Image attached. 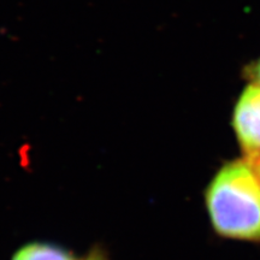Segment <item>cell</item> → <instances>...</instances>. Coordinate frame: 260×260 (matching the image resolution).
<instances>
[{
	"instance_id": "cell-1",
	"label": "cell",
	"mask_w": 260,
	"mask_h": 260,
	"mask_svg": "<svg viewBox=\"0 0 260 260\" xmlns=\"http://www.w3.org/2000/svg\"><path fill=\"white\" fill-rule=\"evenodd\" d=\"M205 204L218 235L260 241V180L248 159L219 169L205 191Z\"/></svg>"
},
{
	"instance_id": "cell-5",
	"label": "cell",
	"mask_w": 260,
	"mask_h": 260,
	"mask_svg": "<svg viewBox=\"0 0 260 260\" xmlns=\"http://www.w3.org/2000/svg\"><path fill=\"white\" fill-rule=\"evenodd\" d=\"M251 76H252V79L254 80V83L260 86V59L256 61V64L252 68Z\"/></svg>"
},
{
	"instance_id": "cell-2",
	"label": "cell",
	"mask_w": 260,
	"mask_h": 260,
	"mask_svg": "<svg viewBox=\"0 0 260 260\" xmlns=\"http://www.w3.org/2000/svg\"><path fill=\"white\" fill-rule=\"evenodd\" d=\"M233 128L239 144L251 162L260 157V86L243 90L233 115Z\"/></svg>"
},
{
	"instance_id": "cell-3",
	"label": "cell",
	"mask_w": 260,
	"mask_h": 260,
	"mask_svg": "<svg viewBox=\"0 0 260 260\" xmlns=\"http://www.w3.org/2000/svg\"><path fill=\"white\" fill-rule=\"evenodd\" d=\"M11 260H80L63 247L50 242H30L22 246Z\"/></svg>"
},
{
	"instance_id": "cell-4",
	"label": "cell",
	"mask_w": 260,
	"mask_h": 260,
	"mask_svg": "<svg viewBox=\"0 0 260 260\" xmlns=\"http://www.w3.org/2000/svg\"><path fill=\"white\" fill-rule=\"evenodd\" d=\"M83 260H109V258H107L106 252L103 248H100L99 246H96L90 249L89 253Z\"/></svg>"
},
{
	"instance_id": "cell-6",
	"label": "cell",
	"mask_w": 260,
	"mask_h": 260,
	"mask_svg": "<svg viewBox=\"0 0 260 260\" xmlns=\"http://www.w3.org/2000/svg\"><path fill=\"white\" fill-rule=\"evenodd\" d=\"M252 164L255 167V170H256V172H258V176H259V180H260V157L258 158V160L252 162Z\"/></svg>"
}]
</instances>
